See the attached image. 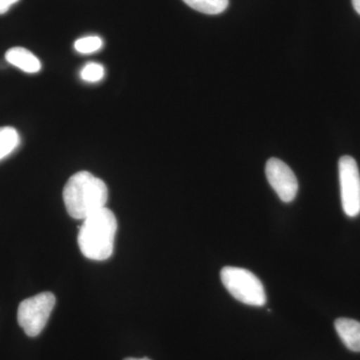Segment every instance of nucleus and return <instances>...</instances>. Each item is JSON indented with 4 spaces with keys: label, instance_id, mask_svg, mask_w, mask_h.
<instances>
[{
    "label": "nucleus",
    "instance_id": "nucleus-1",
    "mask_svg": "<svg viewBox=\"0 0 360 360\" xmlns=\"http://www.w3.org/2000/svg\"><path fill=\"white\" fill-rule=\"evenodd\" d=\"M108 189L103 180L89 172L73 174L63 189V200L72 219L84 220L105 207Z\"/></svg>",
    "mask_w": 360,
    "mask_h": 360
},
{
    "label": "nucleus",
    "instance_id": "nucleus-2",
    "mask_svg": "<svg viewBox=\"0 0 360 360\" xmlns=\"http://www.w3.org/2000/svg\"><path fill=\"white\" fill-rule=\"evenodd\" d=\"M117 220L108 208L92 213L79 227L78 246L85 257L103 262L112 255Z\"/></svg>",
    "mask_w": 360,
    "mask_h": 360
},
{
    "label": "nucleus",
    "instance_id": "nucleus-3",
    "mask_svg": "<svg viewBox=\"0 0 360 360\" xmlns=\"http://www.w3.org/2000/svg\"><path fill=\"white\" fill-rule=\"evenodd\" d=\"M220 277L224 288L238 302L252 307H262L266 302L264 284L250 270L225 266Z\"/></svg>",
    "mask_w": 360,
    "mask_h": 360
},
{
    "label": "nucleus",
    "instance_id": "nucleus-4",
    "mask_svg": "<svg viewBox=\"0 0 360 360\" xmlns=\"http://www.w3.org/2000/svg\"><path fill=\"white\" fill-rule=\"evenodd\" d=\"M56 302L53 293L42 292L20 303L18 321L26 335L35 338L41 333L49 321Z\"/></svg>",
    "mask_w": 360,
    "mask_h": 360
},
{
    "label": "nucleus",
    "instance_id": "nucleus-5",
    "mask_svg": "<svg viewBox=\"0 0 360 360\" xmlns=\"http://www.w3.org/2000/svg\"><path fill=\"white\" fill-rule=\"evenodd\" d=\"M341 203L349 217L360 213V174L356 161L352 156H342L338 162Z\"/></svg>",
    "mask_w": 360,
    "mask_h": 360
},
{
    "label": "nucleus",
    "instance_id": "nucleus-6",
    "mask_svg": "<svg viewBox=\"0 0 360 360\" xmlns=\"http://www.w3.org/2000/svg\"><path fill=\"white\" fill-rule=\"evenodd\" d=\"M270 186L283 202H291L298 191V181L288 165L277 158H270L265 167Z\"/></svg>",
    "mask_w": 360,
    "mask_h": 360
},
{
    "label": "nucleus",
    "instance_id": "nucleus-7",
    "mask_svg": "<svg viewBox=\"0 0 360 360\" xmlns=\"http://www.w3.org/2000/svg\"><path fill=\"white\" fill-rule=\"evenodd\" d=\"M7 63L26 73H37L41 70V63L32 51L25 47L16 46L6 53Z\"/></svg>",
    "mask_w": 360,
    "mask_h": 360
},
{
    "label": "nucleus",
    "instance_id": "nucleus-8",
    "mask_svg": "<svg viewBox=\"0 0 360 360\" xmlns=\"http://www.w3.org/2000/svg\"><path fill=\"white\" fill-rule=\"evenodd\" d=\"M335 326L345 347L352 352H360V322L350 319H338Z\"/></svg>",
    "mask_w": 360,
    "mask_h": 360
},
{
    "label": "nucleus",
    "instance_id": "nucleus-9",
    "mask_svg": "<svg viewBox=\"0 0 360 360\" xmlns=\"http://www.w3.org/2000/svg\"><path fill=\"white\" fill-rule=\"evenodd\" d=\"M18 130L11 127H0V160L7 158L20 146Z\"/></svg>",
    "mask_w": 360,
    "mask_h": 360
},
{
    "label": "nucleus",
    "instance_id": "nucleus-10",
    "mask_svg": "<svg viewBox=\"0 0 360 360\" xmlns=\"http://www.w3.org/2000/svg\"><path fill=\"white\" fill-rule=\"evenodd\" d=\"M182 1L194 11L210 14V15L224 13L229 4V0H182Z\"/></svg>",
    "mask_w": 360,
    "mask_h": 360
},
{
    "label": "nucleus",
    "instance_id": "nucleus-11",
    "mask_svg": "<svg viewBox=\"0 0 360 360\" xmlns=\"http://www.w3.org/2000/svg\"><path fill=\"white\" fill-rule=\"evenodd\" d=\"M103 46V39L96 35L82 37V39H77L75 44V51L82 54L94 53V52L101 51Z\"/></svg>",
    "mask_w": 360,
    "mask_h": 360
},
{
    "label": "nucleus",
    "instance_id": "nucleus-12",
    "mask_svg": "<svg viewBox=\"0 0 360 360\" xmlns=\"http://www.w3.org/2000/svg\"><path fill=\"white\" fill-rule=\"evenodd\" d=\"M104 75H105V70H104L103 65L96 63H87L80 71V77L89 84L101 82Z\"/></svg>",
    "mask_w": 360,
    "mask_h": 360
},
{
    "label": "nucleus",
    "instance_id": "nucleus-13",
    "mask_svg": "<svg viewBox=\"0 0 360 360\" xmlns=\"http://www.w3.org/2000/svg\"><path fill=\"white\" fill-rule=\"evenodd\" d=\"M20 0H0V15L6 14L13 4H18Z\"/></svg>",
    "mask_w": 360,
    "mask_h": 360
},
{
    "label": "nucleus",
    "instance_id": "nucleus-14",
    "mask_svg": "<svg viewBox=\"0 0 360 360\" xmlns=\"http://www.w3.org/2000/svg\"><path fill=\"white\" fill-rule=\"evenodd\" d=\"M352 6H354L355 11L360 15V0H352Z\"/></svg>",
    "mask_w": 360,
    "mask_h": 360
},
{
    "label": "nucleus",
    "instance_id": "nucleus-15",
    "mask_svg": "<svg viewBox=\"0 0 360 360\" xmlns=\"http://www.w3.org/2000/svg\"><path fill=\"white\" fill-rule=\"evenodd\" d=\"M124 360H150V359H146V357H143V359H132V357H129V359H125Z\"/></svg>",
    "mask_w": 360,
    "mask_h": 360
}]
</instances>
